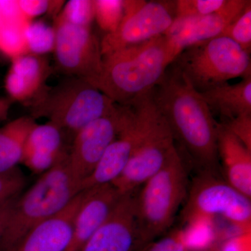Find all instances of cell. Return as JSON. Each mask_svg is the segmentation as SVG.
<instances>
[{
    "mask_svg": "<svg viewBox=\"0 0 251 251\" xmlns=\"http://www.w3.org/2000/svg\"><path fill=\"white\" fill-rule=\"evenodd\" d=\"M155 104L176 140L201 171L219 174L216 122L201 94L172 63L151 90Z\"/></svg>",
    "mask_w": 251,
    "mask_h": 251,
    "instance_id": "6da1fadb",
    "label": "cell"
},
{
    "mask_svg": "<svg viewBox=\"0 0 251 251\" xmlns=\"http://www.w3.org/2000/svg\"><path fill=\"white\" fill-rule=\"evenodd\" d=\"M176 59L165 35L103 57L94 87L119 105L152 90Z\"/></svg>",
    "mask_w": 251,
    "mask_h": 251,
    "instance_id": "7a4b0ae2",
    "label": "cell"
},
{
    "mask_svg": "<svg viewBox=\"0 0 251 251\" xmlns=\"http://www.w3.org/2000/svg\"><path fill=\"white\" fill-rule=\"evenodd\" d=\"M27 103L31 117H45L62 130L66 137L74 136L87 125L115 112L117 104L87 81L69 77L58 85L41 89Z\"/></svg>",
    "mask_w": 251,
    "mask_h": 251,
    "instance_id": "3957f363",
    "label": "cell"
},
{
    "mask_svg": "<svg viewBox=\"0 0 251 251\" xmlns=\"http://www.w3.org/2000/svg\"><path fill=\"white\" fill-rule=\"evenodd\" d=\"M81 192L68 158L43 173L35 184L18 198L0 239V251L12 247L38 224L67 207Z\"/></svg>",
    "mask_w": 251,
    "mask_h": 251,
    "instance_id": "277c9868",
    "label": "cell"
},
{
    "mask_svg": "<svg viewBox=\"0 0 251 251\" xmlns=\"http://www.w3.org/2000/svg\"><path fill=\"white\" fill-rule=\"evenodd\" d=\"M187 194V172L176 148L164 166L135 196V222L144 247L169 229Z\"/></svg>",
    "mask_w": 251,
    "mask_h": 251,
    "instance_id": "5b68a950",
    "label": "cell"
},
{
    "mask_svg": "<svg viewBox=\"0 0 251 251\" xmlns=\"http://www.w3.org/2000/svg\"><path fill=\"white\" fill-rule=\"evenodd\" d=\"M173 62L200 93L251 76L250 52L224 36L187 48Z\"/></svg>",
    "mask_w": 251,
    "mask_h": 251,
    "instance_id": "8992f818",
    "label": "cell"
},
{
    "mask_svg": "<svg viewBox=\"0 0 251 251\" xmlns=\"http://www.w3.org/2000/svg\"><path fill=\"white\" fill-rule=\"evenodd\" d=\"M183 209V221L220 216L242 229L251 232V199L243 195L218 175L201 171L193 179Z\"/></svg>",
    "mask_w": 251,
    "mask_h": 251,
    "instance_id": "52a82bcc",
    "label": "cell"
},
{
    "mask_svg": "<svg viewBox=\"0 0 251 251\" xmlns=\"http://www.w3.org/2000/svg\"><path fill=\"white\" fill-rule=\"evenodd\" d=\"M176 148L171 128L153 101L134 152L121 175L111 184L122 195L134 191L164 166Z\"/></svg>",
    "mask_w": 251,
    "mask_h": 251,
    "instance_id": "ba28073f",
    "label": "cell"
},
{
    "mask_svg": "<svg viewBox=\"0 0 251 251\" xmlns=\"http://www.w3.org/2000/svg\"><path fill=\"white\" fill-rule=\"evenodd\" d=\"M123 1L120 25L100 41L103 57L164 35L174 21L176 1Z\"/></svg>",
    "mask_w": 251,
    "mask_h": 251,
    "instance_id": "9c48e42d",
    "label": "cell"
},
{
    "mask_svg": "<svg viewBox=\"0 0 251 251\" xmlns=\"http://www.w3.org/2000/svg\"><path fill=\"white\" fill-rule=\"evenodd\" d=\"M54 54L57 67L70 77L94 85L103 65L100 42L91 27L75 25L56 17Z\"/></svg>",
    "mask_w": 251,
    "mask_h": 251,
    "instance_id": "30bf717a",
    "label": "cell"
},
{
    "mask_svg": "<svg viewBox=\"0 0 251 251\" xmlns=\"http://www.w3.org/2000/svg\"><path fill=\"white\" fill-rule=\"evenodd\" d=\"M125 113V105L117 104L115 112L91 122L74 136L68 163L74 177L80 184L92 174L110 144L120 134Z\"/></svg>",
    "mask_w": 251,
    "mask_h": 251,
    "instance_id": "8fae6325",
    "label": "cell"
},
{
    "mask_svg": "<svg viewBox=\"0 0 251 251\" xmlns=\"http://www.w3.org/2000/svg\"><path fill=\"white\" fill-rule=\"evenodd\" d=\"M249 1L226 0L224 6L213 14L201 18L175 19L164 35L176 58L187 48L221 36L242 14Z\"/></svg>",
    "mask_w": 251,
    "mask_h": 251,
    "instance_id": "7c38bea8",
    "label": "cell"
},
{
    "mask_svg": "<svg viewBox=\"0 0 251 251\" xmlns=\"http://www.w3.org/2000/svg\"><path fill=\"white\" fill-rule=\"evenodd\" d=\"M135 196L126 193L80 251H140L144 246L137 229Z\"/></svg>",
    "mask_w": 251,
    "mask_h": 251,
    "instance_id": "4fadbf2b",
    "label": "cell"
},
{
    "mask_svg": "<svg viewBox=\"0 0 251 251\" xmlns=\"http://www.w3.org/2000/svg\"><path fill=\"white\" fill-rule=\"evenodd\" d=\"M87 191H81L67 207L31 229L4 251H67L74 222Z\"/></svg>",
    "mask_w": 251,
    "mask_h": 251,
    "instance_id": "5bb4252c",
    "label": "cell"
},
{
    "mask_svg": "<svg viewBox=\"0 0 251 251\" xmlns=\"http://www.w3.org/2000/svg\"><path fill=\"white\" fill-rule=\"evenodd\" d=\"M86 191L85 199L75 217L72 241L67 251H80L105 222L123 196L111 183Z\"/></svg>",
    "mask_w": 251,
    "mask_h": 251,
    "instance_id": "9a60e30c",
    "label": "cell"
},
{
    "mask_svg": "<svg viewBox=\"0 0 251 251\" xmlns=\"http://www.w3.org/2000/svg\"><path fill=\"white\" fill-rule=\"evenodd\" d=\"M216 138L225 181L251 199V151L224 123H216Z\"/></svg>",
    "mask_w": 251,
    "mask_h": 251,
    "instance_id": "2e32d148",
    "label": "cell"
},
{
    "mask_svg": "<svg viewBox=\"0 0 251 251\" xmlns=\"http://www.w3.org/2000/svg\"><path fill=\"white\" fill-rule=\"evenodd\" d=\"M49 68L40 56L25 54L11 59L4 87L14 101L27 102L40 92Z\"/></svg>",
    "mask_w": 251,
    "mask_h": 251,
    "instance_id": "e0dca14e",
    "label": "cell"
},
{
    "mask_svg": "<svg viewBox=\"0 0 251 251\" xmlns=\"http://www.w3.org/2000/svg\"><path fill=\"white\" fill-rule=\"evenodd\" d=\"M200 94L211 112L216 111L226 122L251 115V76L234 85L227 82Z\"/></svg>",
    "mask_w": 251,
    "mask_h": 251,
    "instance_id": "ac0fdd59",
    "label": "cell"
},
{
    "mask_svg": "<svg viewBox=\"0 0 251 251\" xmlns=\"http://www.w3.org/2000/svg\"><path fill=\"white\" fill-rule=\"evenodd\" d=\"M36 124L33 117L24 116L0 128V174L12 171L22 163L28 135Z\"/></svg>",
    "mask_w": 251,
    "mask_h": 251,
    "instance_id": "d6986e66",
    "label": "cell"
},
{
    "mask_svg": "<svg viewBox=\"0 0 251 251\" xmlns=\"http://www.w3.org/2000/svg\"><path fill=\"white\" fill-rule=\"evenodd\" d=\"M16 1H0V52L11 59L27 54L25 28L28 24Z\"/></svg>",
    "mask_w": 251,
    "mask_h": 251,
    "instance_id": "ffe728a7",
    "label": "cell"
},
{
    "mask_svg": "<svg viewBox=\"0 0 251 251\" xmlns=\"http://www.w3.org/2000/svg\"><path fill=\"white\" fill-rule=\"evenodd\" d=\"M65 137L62 130L52 122L36 124L28 135L23 154L38 152L66 158L69 153L64 149Z\"/></svg>",
    "mask_w": 251,
    "mask_h": 251,
    "instance_id": "44dd1931",
    "label": "cell"
},
{
    "mask_svg": "<svg viewBox=\"0 0 251 251\" xmlns=\"http://www.w3.org/2000/svg\"><path fill=\"white\" fill-rule=\"evenodd\" d=\"M27 54L40 55L53 50L54 29L41 22L29 23L25 28Z\"/></svg>",
    "mask_w": 251,
    "mask_h": 251,
    "instance_id": "7402d4cb",
    "label": "cell"
},
{
    "mask_svg": "<svg viewBox=\"0 0 251 251\" xmlns=\"http://www.w3.org/2000/svg\"><path fill=\"white\" fill-rule=\"evenodd\" d=\"M94 20L106 34L114 32L124 16L123 0H94Z\"/></svg>",
    "mask_w": 251,
    "mask_h": 251,
    "instance_id": "603a6c76",
    "label": "cell"
},
{
    "mask_svg": "<svg viewBox=\"0 0 251 251\" xmlns=\"http://www.w3.org/2000/svg\"><path fill=\"white\" fill-rule=\"evenodd\" d=\"M221 36H226L250 52L251 50V1L242 14L225 29Z\"/></svg>",
    "mask_w": 251,
    "mask_h": 251,
    "instance_id": "cb8c5ba5",
    "label": "cell"
},
{
    "mask_svg": "<svg viewBox=\"0 0 251 251\" xmlns=\"http://www.w3.org/2000/svg\"><path fill=\"white\" fill-rule=\"evenodd\" d=\"M57 16L71 24L91 27L94 20V0L69 1Z\"/></svg>",
    "mask_w": 251,
    "mask_h": 251,
    "instance_id": "d4e9b609",
    "label": "cell"
},
{
    "mask_svg": "<svg viewBox=\"0 0 251 251\" xmlns=\"http://www.w3.org/2000/svg\"><path fill=\"white\" fill-rule=\"evenodd\" d=\"M226 0H177L175 19L203 17L221 9Z\"/></svg>",
    "mask_w": 251,
    "mask_h": 251,
    "instance_id": "484cf974",
    "label": "cell"
},
{
    "mask_svg": "<svg viewBox=\"0 0 251 251\" xmlns=\"http://www.w3.org/2000/svg\"><path fill=\"white\" fill-rule=\"evenodd\" d=\"M25 184V178L18 168L0 174V206L18 197Z\"/></svg>",
    "mask_w": 251,
    "mask_h": 251,
    "instance_id": "4316f807",
    "label": "cell"
},
{
    "mask_svg": "<svg viewBox=\"0 0 251 251\" xmlns=\"http://www.w3.org/2000/svg\"><path fill=\"white\" fill-rule=\"evenodd\" d=\"M140 251H187L184 232L175 229L161 239L150 243Z\"/></svg>",
    "mask_w": 251,
    "mask_h": 251,
    "instance_id": "83f0119b",
    "label": "cell"
},
{
    "mask_svg": "<svg viewBox=\"0 0 251 251\" xmlns=\"http://www.w3.org/2000/svg\"><path fill=\"white\" fill-rule=\"evenodd\" d=\"M224 124L251 151V115H242Z\"/></svg>",
    "mask_w": 251,
    "mask_h": 251,
    "instance_id": "f1b7e54d",
    "label": "cell"
},
{
    "mask_svg": "<svg viewBox=\"0 0 251 251\" xmlns=\"http://www.w3.org/2000/svg\"><path fill=\"white\" fill-rule=\"evenodd\" d=\"M16 2L23 18L27 23L50 11L52 5V1L46 0H20Z\"/></svg>",
    "mask_w": 251,
    "mask_h": 251,
    "instance_id": "f546056e",
    "label": "cell"
},
{
    "mask_svg": "<svg viewBox=\"0 0 251 251\" xmlns=\"http://www.w3.org/2000/svg\"><path fill=\"white\" fill-rule=\"evenodd\" d=\"M18 197L12 198L3 205L0 206V239L4 233L5 229L7 226L8 222L12 213L15 204L17 201Z\"/></svg>",
    "mask_w": 251,
    "mask_h": 251,
    "instance_id": "4dcf8cb0",
    "label": "cell"
},
{
    "mask_svg": "<svg viewBox=\"0 0 251 251\" xmlns=\"http://www.w3.org/2000/svg\"><path fill=\"white\" fill-rule=\"evenodd\" d=\"M14 102V100H11L9 97L0 98V121L7 118L10 108Z\"/></svg>",
    "mask_w": 251,
    "mask_h": 251,
    "instance_id": "1f68e13d",
    "label": "cell"
}]
</instances>
